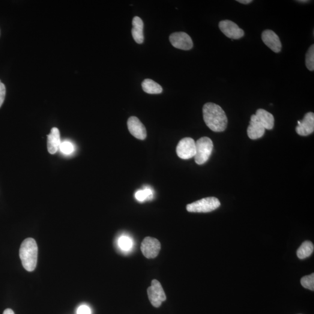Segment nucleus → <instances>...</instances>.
Masks as SVG:
<instances>
[{"label":"nucleus","mask_w":314,"mask_h":314,"mask_svg":"<svg viewBox=\"0 0 314 314\" xmlns=\"http://www.w3.org/2000/svg\"><path fill=\"white\" fill-rule=\"evenodd\" d=\"M59 149L63 154L70 155L74 151V146L73 143L69 141L61 142Z\"/></svg>","instance_id":"nucleus-23"},{"label":"nucleus","mask_w":314,"mask_h":314,"mask_svg":"<svg viewBox=\"0 0 314 314\" xmlns=\"http://www.w3.org/2000/svg\"><path fill=\"white\" fill-rule=\"evenodd\" d=\"M128 128L131 135L139 140H145L147 137V131L145 125L136 116H131L128 119Z\"/></svg>","instance_id":"nucleus-11"},{"label":"nucleus","mask_w":314,"mask_h":314,"mask_svg":"<svg viewBox=\"0 0 314 314\" xmlns=\"http://www.w3.org/2000/svg\"><path fill=\"white\" fill-rule=\"evenodd\" d=\"M221 205L220 200L216 197H210L202 199L198 201L191 203L186 206L187 211L197 213H206L213 211Z\"/></svg>","instance_id":"nucleus-4"},{"label":"nucleus","mask_w":314,"mask_h":314,"mask_svg":"<svg viewBox=\"0 0 314 314\" xmlns=\"http://www.w3.org/2000/svg\"><path fill=\"white\" fill-rule=\"evenodd\" d=\"M237 1L243 4H250V3L253 2L252 0H238Z\"/></svg>","instance_id":"nucleus-26"},{"label":"nucleus","mask_w":314,"mask_h":314,"mask_svg":"<svg viewBox=\"0 0 314 314\" xmlns=\"http://www.w3.org/2000/svg\"><path fill=\"white\" fill-rule=\"evenodd\" d=\"M203 118L207 127L215 132H222L228 125V118L223 110L212 103L204 104L203 109Z\"/></svg>","instance_id":"nucleus-1"},{"label":"nucleus","mask_w":314,"mask_h":314,"mask_svg":"<svg viewBox=\"0 0 314 314\" xmlns=\"http://www.w3.org/2000/svg\"><path fill=\"white\" fill-rule=\"evenodd\" d=\"M143 91L150 94H160L163 92V88L159 84L149 79L143 80L142 83Z\"/></svg>","instance_id":"nucleus-17"},{"label":"nucleus","mask_w":314,"mask_h":314,"mask_svg":"<svg viewBox=\"0 0 314 314\" xmlns=\"http://www.w3.org/2000/svg\"><path fill=\"white\" fill-rule=\"evenodd\" d=\"M219 28L224 35L232 39H239L243 37L244 32L243 29L239 28L237 24L229 20L221 21Z\"/></svg>","instance_id":"nucleus-9"},{"label":"nucleus","mask_w":314,"mask_h":314,"mask_svg":"<svg viewBox=\"0 0 314 314\" xmlns=\"http://www.w3.org/2000/svg\"><path fill=\"white\" fill-rule=\"evenodd\" d=\"M262 40L266 46L275 53H279L282 49V43L279 37L271 30H265L262 32Z\"/></svg>","instance_id":"nucleus-12"},{"label":"nucleus","mask_w":314,"mask_h":314,"mask_svg":"<svg viewBox=\"0 0 314 314\" xmlns=\"http://www.w3.org/2000/svg\"><path fill=\"white\" fill-rule=\"evenodd\" d=\"M314 246L312 241H306L301 245L297 251L299 259H303L310 257L314 252Z\"/></svg>","instance_id":"nucleus-18"},{"label":"nucleus","mask_w":314,"mask_h":314,"mask_svg":"<svg viewBox=\"0 0 314 314\" xmlns=\"http://www.w3.org/2000/svg\"><path fill=\"white\" fill-rule=\"evenodd\" d=\"M148 294L149 301L154 307H160L166 299L162 286L159 281L156 279L152 280L151 285L148 289Z\"/></svg>","instance_id":"nucleus-5"},{"label":"nucleus","mask_w":314,"mask_h":314,"mask_svg":"<svg viewBox=\"0 0 314 314\" xmlns=\"http://www.w3.org/2000/svg\"><path fill=\"white\" fill-rule=\"evenodd\" d=\"M169 41L176 49L182 50H190L193 47V43L189 35L186 33L175 32L170 35Z\"/></svg>","instance_id":"nucleus-7"},{"label":"nucleus","mask_w":314,"mask_h":314,"mask_svg":"<svg viewBox=\"0 0 314 314\" xmlns=\"http://www.w3.org/2000/svg\"><path fill=\"white\" fill-rule=\"evenodd\" d=\"M77 314H92V311L86 305L80 306L77 310Z\"/></svg>","instance_id":"nucleus-25"},{"label":"nucleus","mask_w":314,"mask_h":314,"mask_svg":"<svg viewBox=\"0 0 314 314\" xmlns=\"http://www.w3.org/2000/svg\"><path fill=\"white\" fill-rule=\"evenodd\" d=\"M161 250V244L157 239L151 237H146L142 241L141 251L147 259H154L159 254Z\"/></svg>","instance_id":"nucleus-8"},{"label":"nucleus","mask_w":314,"mask_h":314,"mask_svg":"<svg viewBox=\"0 0 314 314\" xmlns=\"http://www.w3.org/2000/svg\"><path fill=\"white\" fill-rule=\"evenodd\" d=\"M6 94V88L4 83L0 80V108L4 103Z\"/></svg>","instance_id":"nucleus-24"},{"label":"nucleus","mask_w":314,"mask_h":314,"mask_svg":"<svg viewBox=\"0 0 314 314\" xmlns=\"http://www.w3.org/2000/svg\"><path fill=\"white\" fill-rule=\"evenodd\" d=\"M38 247L37 242L32 238L25 239L21 244L19 256L23 267L26 271L32 272L37 267Z\"/></svg>","instance_id":"nucleus-2"},{"label":"nucleus","mask_w":314,"mask_h":314,"mask_svg":"<svg viewBox=\"0 0 314 314\" xmlns=\"http://www.w3.org/2000/svg\"><path fill=\"white\" fill-rule=\"evenodd\" d=\"M118 244L119 247L122 250L128 251L129 250L131 247H132L133 243L130 238L128 236H123L119 238L118 240Z\"/></svg>","instance_id":"nucleus-22"},{"label":"nucleus","mask_w":314,"mask_h":314,"mask_svg":"<svg viewBox=\"0 0 314 314\" xmlns=\"http://www.w3.org/2000/svg\"><path fill=\"white\" fill-rule=\"evenodd\" d=\"M298 2H301V3H304L305 2H309V1H297Z\"/></svg>","instance_id":"nucleus-28"},{"label":"nucleus","mask_w":314,"mask_h":314,"mask_svg":"<svg viewBox=\"0 0 314 314\" xmlns=\"http://www.w3.org/2000/svg\"><path fill=\"white\" fill-rule=\"evenodd\" d=\"M47 137L48 151L51 154H55L58 151L61 143L60 133L58 129L53 128Z\"/></svg>","instance_id":"nucleus-14"},{"label":"nucleus","mask_w":314,"mask_h":314,"mask_svg":"<svg viewBox=\"0 0 314 314\" xmlns=\"http://www.w3.org/2000/svg\"><path fill=\"white\" fill-rule=\"evenodd\" d=\"M301 285L304 288L309 289L310 291H314V274H312L308 276H305L301 278Z\"/></svg>","instance_id":"nucleus-21"},{"label":"nucleus","mask_w":314,"mask_h":314,"mask_svg":"<svg viewBox=\"0 0 314 314\" xmlns=\"http://www.w3.org/2000/svg\"><path fill=\"white\" fill-rule=\"evenodd\" d=\"M213 143L207 137H203L196 142L194 159L198 165H203L208 160L213 150Z\"/></svg>","instance_id":"nucleus-3"},{"label":"nucleus","mask_w":314,"mask_h":314,"mask_svg":"<svg viewBox=\"0 0 314 314\" xmlns=\"http://www.w3.org/2000/svg\"><path fill=\"white\" fill-rule=\"evenodd\" d=\"M135 197L140 202L151 200L153 198V191L150 188L147 187L144 189L137 191L135 194Z\"/></svg>","instance_id":"nucleus-19"},{"label":"nucleus","mask_w":314,"mask_h":314,"mask_svg":"<svg viewBox=\"0 0 314 314\" xmlns=\"http://www.w3.org/2000/svg\"><path fill=\"white\" fill-rule=\"evenodd\" d=\"M178 156L183 160L194 157L196 154V142L190 137H185L179 142L176 148Z\"/></svg>","instance_id":"nucleus-6"},{"label":"nucleus","mask_w":314,"mask_h":314,"mask_svg":"<svg viewBox=\"0 0 314 314\" xmlns=\"http://www.w3.org/2000/svg\"><path fill=\"white\" fill-rule=\"evenodd\" d=\"M306 65L308 70H314V46L312 45L308 50L306 55Z\"/></svg>","instance_id":"nucleus-20"},{"label":"nucleus","mask_w":314,"mask_h":314,"mask_svg":"<svg viewBox=\"0 0 314 314\" xmlns=\"http://www.w3.org/2000/svg\"><path fill=\"white\" fill-rule=\"evenodd\" d=\"M265 129L259 121L256 115L251 116L250 125L247 129L248 136L251 140L261 138L264 135Z\"/></svg>","instance_id":"nucleus-13"},{"label":"nucleus","mask_w":314,"mask_h":314,"mask_svg":"<svg viewBox=\"0 0 314 314\" xmlns=\"http://www.w3.org/2000/svg\"><path fill=\"white\" fill-rule=\"evenodd\" d=\"M255 115L265 129L271 130L274 128L275 119L272 113L264 109H259Z\"/></svg>","instance_id":"nucleus-16"},{"label":"nucleus","mask_w":314,"mask_h":314,"mask_svg":"<svg viewBox=\"0 0 314 314\" xmlns=\"http://www.w3.org/2000/svg\"><path fill=\"white\" fill-rule=\"evenodd\" d=\"M3 314H15L14 312H13V310L8 309H6L4 313H3Z\"/></svg>","instance_id":"nucleus-27"},{"label":"nucleus","mask_w":314,"mask_h":314,"mask_svg":"<svg viewBox=\"0 0 314 314\" xmlns=\"http://www.w3.org/2000/svg\"><path fill=\"white\" fill-rule=\"evenodd\" d=\"M133 28L131 29V35L134 41L137 44H142L144 42V23L139 17H134L132 21Z\"/></svg>","instance_id":"nucleus-15"},{"label":"nucleus","mask_w":314,"mask_h":314,"mask_svg":"<svg viewBox=\"0 0 314 314\" xmlns=\"http://www.w3.org/2000/svg\"><path fill=\"white\" fill-rule=\"evenodd\" d=\"M298 126L296 128V132L299 135L307 136L313 133L314 131V114L313 112H308L305 115L303 120L297 122Z\"/></svg>","instance_id":"nucleus-10"}]
</instances>
